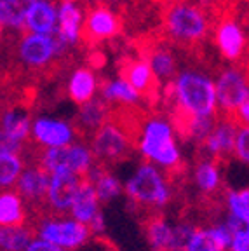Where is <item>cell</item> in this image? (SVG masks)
<instances>
[{
    "label": "cell",
    "instance_id": "9a60e30c",
    "mask_svg": "<svg viewBox=\"0 0 249 251\" xmlns=\"http://www.w3.org/2000/svg\"><path fill=\"white\" fill-rule=\"evenodd\" d=\"M232 241L234 232L223 220L222 224L197 228L185 251H230Z\"/></svg>",
    "mask_w": 249,
    "mask_h": 251
},
{
    "label": "cell",
    "instance_id": "f546056e",
    "mask_svg": "<svg viewBox=\"0 0 249 251\" xmlns=\"http://www.w3.org/2000/svg\"><path fill=\"white\" fill-rule=\"evenodd\" d=\"M122 77L127 78L131 86L136 91H140L141 94L150 93V89L155 84V75L150 68V63L145 61V59H136V61L127 63Z\"/></svg>",
    "mask_w": 249,
    "mask_h": 251
},
{
    "label": "cell",
    "instance_id": "cb8c5ba5",
    "mask_svg": "<svg viewBox=\"0 0 249 251\" xmlns=\"http://www.w3.org/2000/svg\"><path fill=\"white\" fill-rule=\"evenodd\" d=\"M26 209H25V199L11 190H2L0 194V225L2 227H14V225H25Z\"/></svg>",
    "mask_w": 249,
    "mask_h": 251
},
{
    "label": "cell",
    "instance_id": "83f0119b",
    "mask_svg": "<svg viewBox=\"0 0 249 251\" xmlns=\"http://www.w3.org/2000/svg\"><path fill=\"white\" fill-rule=\"evenodd\" d=\"M35 0H0V23L4 28H26V20Z\"/></svg>",
    "mask_w": 249,
    "mask_h": 251
},
{
    "label": "cell",
    "instance_id": "9c48e42d",
    "mask_svg": "<svg viewBox=\"0 0 249 251\" xmlns=\"http://www.w3.org/2000/svg\"><path fill=\"white\" fill-rule=\"evenodd\" d=\"M214 82L218 112H222L223 117H234L242 103L249 100V78L239 68H228L222 72Z\"/></svg>",
    "mask_w": 249,
    "mask_h": 251
},
{
    "label": "cell",
    "instance_id": "60d3db41",
    "mask_svg": "<svg viewBox=\"0 0 249 251\" xmlns=\"http://www.w3.org/2000/svg\"><path fill=\"white\" fill-rule=\"evenodd\" d=\"M209 2H223V0H209Z\"/></svg>",
    "mask_w": 249,
    "mask_h": 251
},
{
    "label": "cell",
    "instance_id": "8992f818",
    "mask_svg": "<svg viewBox=\"0 0 249 251\" xmlns=\"http://www.w3.org/2000/svg\"><path fill=\"white\" fill-rule=\"evenodd\" d=\"M96 159L87 143H72L61 149L44 150L39 157V166H42L49 175L70 173L77 176H86L87 171L94 166Z\"/></svg>",
    "mask_w": 249,
    "mask_h": 251
},
{
    "label": "cell",
    "instance_id": "ffe728a7",
    "mask_svg": "<svg viewBox=\"0 0 249 251\" xmlns=\"http://www.w3.org/2000/svg\"><path fill=\"white\" fill-rule=\"evenodd\" d=\"M84 178L94 185L101 204L112 202L124 192V185L119 180L117 175H113L112 171L105 168V164H100V162H94V166L87 171Z\"/></svg>",
    "mask_w": 249,
    "mask_h": 251
},
{
    "label": "cell",
    "instance_id": "4fadbf2b",
    "mask_svg": "<svg viewBox=\"0 0 249 251\" xmlns=\"http://www.w3.org/2000/svg\"><path fill=\"white\" fill-rule=\"evenodd\" d=\"M214 40H216L218 51L228 61H237L244 54L246 33L242 25L234 16H225L218 21L214 30Z\"/></svg>",
    "mask_w": 249,
    "mask_h": 251
},
{
    "label": "cell",
    "instance_id": "d4e9b609",
    "mask_svg": "<svg viewBox=\"0 0 249 251\" xmlns=\"http://www.w3.org/2000/svg\"><path fill=\"white\" fill-rule=\"evenodd\" d=\"M110 108L106 106L105 100H93V101L80 105L77 114V124L82 131L87 133H96L101 126L110 121Z\"/></svg>",
    "mask_w": 249,
    "mask_h": 251
},
{
    "label": "cell",
    "instance_id": "d590c367",
    "mask_svg": "<svg viewBox=\"0 0 249 251\" xmlns=\"http://www.w3.org/2000/svg\"><path fill=\"white\" fill-rule=\"evenodd\" d=\"M230 251H249V227H242L235 232Z\"/></svg>",
    "mask_w": 249,
    "mask_h": 251
},
{
    "label": "cell",
    "instance_id": "ab89813d",
    "mask_svg": "<svg viewBox=\"0 0 249 251\" xmlns=\"http://www.w3.org/2000/svg\"><path fill=\"white\" fill-rule=\"evenodd\" d=\"M59 4H65V2H77V0H58Z\"/></svg>",
    "mask_w": 249,
    "mask_h": 251
},
{
    "label": "cell",
    "instance_id": "ba28073f",
    "mask_svg": "<svg viewBox=\"0 0 249 251\" xmlns=\"http://www.w3.org/2000/svg\"><path fill=\"white\" fill-rule=\"evenodd\" d=\"M70 44L66 42L58 30L52 35H40V33H25L18 44V56L28 67H46L56 56H61Z\"/></svg>",
    "mask_w": 249,
    "mask_h": 251
},
{
    "label": "cell",
    "instance_id": "e0dca14e",
    "mask_svg": "<svg viewBox=\"0 0 249 251\" xmlns=\"http://www.w3.org/2000/svg\"><path fill=\"white\" fill-rule=\"evenodd\" d=\"M84 26H86V14L77 2L58 4V33L70 46H75L80 40Z\"/></svg>",
    "mask_w": 249,
    "mask_h": 251
},
{
    "label": "cell",
    "instance_id": "4316f807",
    "mask_svg": "<svg viewBox=\"0 0 249 251\" xmlns=\"http://www.w3.org/2000/svg\"><path fill=\"white\" fill-rule=\"evenodd\" d=\"M194 183L202 194L216 192L222 185V169L216 159L204 157L194 168Z\"/></svg>",
    "mask_w": 249,
    "mask_h": 251
},
{
    "label": "cell",
    "instance_id": "74e56055",
    "mask_svg": "<svg viewBox=\"0 0 249 251\" xmlns=\"http://www.w3.org/2000/svg\"><path fill=\"white\" fill-rule=\"evenodd\" d=\"M234 119L239 126H248L249 127V100H246L244 103L241 105V108L234 114Z\"/></svg>",
    "mask_w": 249,
    "mask_h": 251
},
{
    "label": "cell",
    "instance_id": "3957f363",
    "mask_svg": "<svg viewBox=\"0 0 249 251\" xmlns=\"http://www.w3.org/2000/svg\"><path fill=\"white\" fill-rule=\"evenodd\" d=\"M124 194L138 206L162 209L169 204L173 190L166 171L143 161L124 183Z\"/></svg>",
    "mask_w": 249,
    "mask_h": 251
},
{
    "label": "cell",
    "instance_id": "5b68a950",
    "mask_svg": "<svg viewBox=\"0 0 249 251\" xmlns=\"http://www.w3.org/2000/svg\"><path fill=\"white\" fill-rule=\"evenodd\" d=\"M91 235L93 232L89 225L72 218L70 215L46 216L35 228V237L56 244L65 251H75L82 248L91 239Z\"/></svg>",
    "mask_w": 249,
    "mask_h": 251
},
{
    "label": "cell",
    "instance_id": "2e32d148",
    "mask_svg": "<svg viewBox=\"0 0 249 251\" xmlns=\"http://www.w3.org/2000/svg\"><path fill=\"white\" fill-rule=\"evenodd\" d=\"M51 185V175L42 166H26V169L21 175L20 181L16 183L14 190L23 197L26 202L37 204L46 202L47 192Z\"/></svg>",
    "mask_w": 249,
    "mask_h": 251
},
{
    "label": "cell",
    "instance_id": "8fae6325",
    "mask_svg": "<svg viewBox=\"0 0 249 251\" xmlns=\"http://www.w3.org/2000/svg\"><path fill=\"white\" fill-rule=\"evenodd\" d=\"M30 117L25 106H11L2 115V129H0V152L21 153L28 138H31Z\"/></svg>",
    "mask_w": 249,
    "mask_h": 251
},
{
    "label": "cell",
    "instance_id": "52a82bcc",
    "mask_svg": "<svg viewBox=\"0 0 249 251\" xmlns=\"http://www.w3.org/2000/svg\"><path fill=\"white\" fill-rule=\"evenodd\" d=\"M132 145L134 143L131 133L122 124L113 121H108L96 133H93L89 143L96 162L105 166L125 159L132 150Z\"/></svg>",
    "mask_w": 249,
    "mask_h": 251
},
{
    "label": "cell",
    "instance_id": "7c38bea8",
    "mask_svg": "<svg viewBox=\"0 0 249 251\" xmlns=\"http://www.w3.org/2000/svg\"><path fill=\"white\" fill-rule=\"evenodd\" d=\"M84 176L70 175V173H56L51 175V185L46 197L47 208L56 215H70L74 201L77 197Z\"/></svg>",
    "mask_w": 249,
    "mask_h": 251
},
{
    "label": "cell",
    "instance_id": "8d00e7d4",
    "mask_svg": "<svg viewBox=\"0 0 249 251\" xmlns=\"http://www.w3.org/2000/svg\"><path fill=\"white\" fill-rule=\"evenodd\" d=\"M28 251H65V250L52 243H47V241L40 239V237H35L33 243L30 244V248H28Z\"/></svg>",
    "mask_w": 249,
    "mask_h": 251
},
{
    "label": "cell",
    "instance_id": "44dd1931",
    "mask_svg": "<svg viewBox=\"0 0 249 251\" xmlns=\"http://www.w3.org/2000/svg\"><path fill=\"white\" fill-rule=\"evenodd\" d=\"M100 89V84H98V77L91 68H77L74 74L68 78V98L74 103H77L78 106L86 105V103L96 100V93Z\"/></svg>",
    "mask_w": 249,
    "mask_h": 251
},
{
    "label": "cell",
    "instance_id": "f1b7e54d",
    "mask_svg": "<svg viewBox=\"0 0 249 251\" xmlns=\"http://www.w3.org/2000/svg\"><path fill=\"white\" fill-rule=\"evenodd\" d=\"M35 235L26 225L0 227V250L2 251H28Z\"/></svg>",
    "mask_w": 249,
    "mask_h": 251
},
{
    "label": "cell",
    "instance_id": "836d02e7",
    "mask_svg": "<svg viewBox=\"0 0 249 251\" xmlns=\"http://www.w3.org/2000/svg\"><path fill=\"white\" fill-rule=\"evenodd\" d=\"M185 122V133L188 138L199 141V143H204L207 140L211 133H213L214 126L218 122V115L216 117H195V119H187Z\"/></svg>",
    "mask_w": 249,
    "mask_h": 251
},
{
    "label": "cell",
    "instance_id": "484cf974",
    "mask_svg": "<svg viewBox=\"0 0 249 251\" xmlns=\"http://www.w3.org/2000/svg\"><path fill=\"white\" fill-rule=\"evenodd\" d=\"M101 100L106 103H119V105H136L141 100V93L131 86L125 77L112 78L101 86Z\"/></svg>",
    "mask_w": 249,
    "mask_h": 251
},
{
    "label": "cell",
    "instance_id": "d6a6232c",
    "mask_svg": "<svg viewBox=\"0 0 249 251\" xmlns=\"http://www.w3.org/2000/svg\"><path fill=\"white\" fill-rule=\"evenodd\" d=\"M147 61L150 63V68H152L155 78H159V80H162V78H169L176 74L174 56H173L169 51H166L164 47H160V49H153V51L150 52V56H148Z\"/></svg>",
    "mask_w": 249,
    "mask_h": 251
},
{
    "label": "cell",
    "instance_id": "ac0fdd59",
    "mask_svg": "<svg viewBox=\"0 0 249 251\" xmlns=\"http://www.w3.org/2000/svg\"><path fill=\"white\" fill-rule=\"evenodd\" d=\"M121 30L117 14L108 7H94L87 12L84 33L91 40H105L113 37Z\"/></svg>",
    "mask_w": 249,
    "mask_h": 251
},
{
    "label": "cell",
    "instance_id": "1f68e13d",
    "mask_svg": "<svg viewBox=\"0 0 249 251\" xmlns=\"http://www.w3.org/2000/svg\"><path fill=\"white\" fill-rule=\"evenodd\" d=\"M226 215L249 227V187L230 188L225 196Z\"/></svg>",
    "mask_w": 249,
    "mask_h": 251
},
{
    "label": "cell",
    "instance_id": "f35d334b",
    "mask_svg": "<svg viewBox=\"0 0 249 251\" xmlns=\"http://www.w3.org/2000/svg\"><path fill=\"white\" fill-rule=\"evenodd\" d=\"M89 228H91V232H93L94 235L103 234V232H105L106 225H105V216H103V213H100V215H98L96 218H94L93 222H91Z\"/></svg>",
    "mask_w": 249,
    "mask_h": 251
},
{
    "label": "cell",
    "instance_id": "e575fe53",
    "mask_svg": "<svg viewBox=\"0 0 249 251\" xmlns=\"http://www.w3.org/2000/svg\"><path fill=\"white\" fill-rule=\"evenodd\" d=\"M234 155L237 157L242 164L249 166V127L248 126H239Z\"/></svg>",
    "mask_w": 249,
    "mask_h": 251
},
{
    "label": "cell",
    "instance_id": "30bf717a",
    "mask_svg": "<svg viewBox=\"0 0 249 251\" xmlns=\"http://www.w3.org/2000/svg\"><path fill=\"white\" fill-rule=\"evenodd\" d=\"M77 129L74 124L65 119L51 117V115H39L31 124V141L40 145L44 150L61 149L75 143Z\"/></svg>",
    "mask_w": 249,
    "mask_h": 251
},
{
    "label": "cell",
    "instance_id": "4dcf8cb0",
    "mask_svg": "<svg viewBox=\"0 0 249 251\" xmlns=\"http://www.w3.org/2000/svg\"><path fill=\"white\" fill-rule=\"evenodd\" d=\"M25 169H26V166H25L20 153L0 152V187H2V190L14 188Z\"/></svg>",
    "mask_w": 249,
    "mask_h": 251
},
{
    "label": "cell",
    "instance_id": "5bb4252c",
    "mask_svg": "<svg viewBox=\"0 0 249 251\" xmlns=\"http://www.w3.org/2000/svg\"><path fill=\"white\" fill-rule=\"evenodd\" d=\"M237 131L239 124L232 117H218V122L214 126L213 133L202 143L206 157H209V159H222V157L234 153Z\"/></svg>",
    "mask_w": 249,
    "mask_h": 251
},
{
    "label": "cell",
    "instance_id": "d6986e66",
    "mask_svg": "<svg viewBox=\"0 0 249 251\" xmlns=\"http://www.w3.org/2000/svg\"><path fill=\"white\" fill-rule=\"evenodd\" d=\"M26 30L30 33L52 35L58 30V4L51 0H35L28 14Z\"/></svg>",
    "mask_w": 249,
    "mask_h": 251
},
{
    "label": "cell",
    "instance_id": "603a6c76",
    "mask_svg": "<svg viewBox=\"0 0 249 251\" xmlns=\"http://www.w3.org/2000/svg\"><path fill=\"white\" fill-rule=\"evenodd\" d=\"M147 241L153 251H176L174 224L164 216H152L147 222Z\"/></svg>",
    "mask_w": 249,
    "mask_h": 251
},
{
    "label": "cell",
    "instance_id": "277c9868",
    "mask_svg": "<svg viewBox=\"0 0 249 251\" xmlns=\"http://www.w3.org/2000/svg\"><path fill=\"white\" fill-rule=\"evenodd\" d=\"M164 26L169 37L178 42L195 44L206 37L209 30V18L200 5L188 0H178L166 11Z\"/></svg>",
    "mask_w": 249,
    "mask_h": 251
},
{
    "label": "cell",
    "instance_id": "6da1fadb",
    "mask_svg": "<svg viewBox=\"0 0 249 251\" xmlns=\"http://www.w3.org/2000/svg\"><path fill=\"white\" fill-rule=\"evenodd\" d=\"M173 98L183 121L195 117H216L218 98L216 82L209 75L185 70L173 78Z\"/></svg>",
    "mask_w": 249,
    "mask_h": 251
},
{
    "label": "cell",
    "instance_id": "7402d4cb",
    "mask_svg": "<svg viewBox=\"0 0 249 251\" xmlns=\"http://www.w3.org/2000/svg\"><path fill=\"white\" fill-rule=\"evenodd\" d=\"M100 213H101V201L98 197L96 188L91 181L84 178L77 192V197L74 201V206L70 209V216L82 222V224L89 225Z\"/></svg>",
    "mask_w": 249,
    "mask_h": 251
},
{
    "label": "cell",
    "instance_id": "7a4b0ae2",
    "mask_svg": "<svg viewBox=\"0 0 249 251\" xmlns=\"http://www.w3.org/2000/svg\"><path fill=\"white\" fill-rule=\"evenodd\" d=\"M136 147L145 161L155 164L162 171H174L181 164V150L176 143L174 126L168 119H147L141 126Z\"/></svg>",
    "mask_w": 249,
    "mask_h": 251
}]
</instances>
